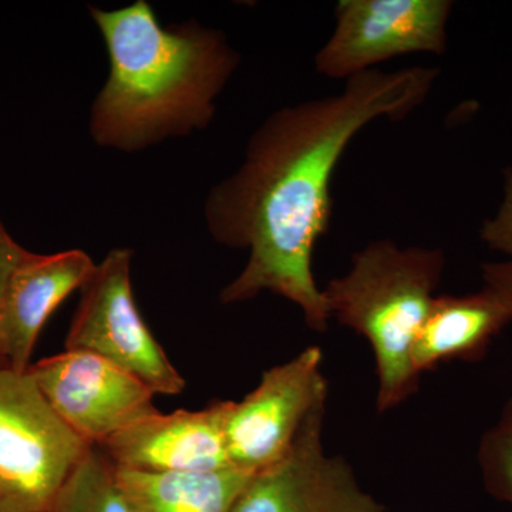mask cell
I'll list each match as a JSON object with an SVG mask.
<instances>
[{"instance_id":"obj_1","label":"cell","mask_w":512,"mask_h":512,"mask_svg":"<svg viewBox=\"0 0 512 512\" xmlns=\"http://www.w3.org/2000/svg\"><path fill=\"white\" fill-rule=\"evenodd\" d=\"M439 70L372 69L343 92L274 111L249 138L244 163L212 188L207 227L228 248L248 249L224 305L271 292L299 306L323 332L330 313L313 275V251L332 222V180L353 138L373 121L406 119L427 100Z\"/></svg>"},{"instance_id":"obj_2","label":"cell","mask_w":512,"mask_h":512,"mask_svg":"<svg viewBox=\"0 0 512 512\" xmlns=\"http://www.w3.org/2000/svg\"><path fill=\"white\" fill-rule=\"evenodd\" d=\"M89 12L110 60L90 110L94 143L134 153L210 126L215 100L241 63L224 33L195 20L164 28L147 0Z\"/></svg>"},{"instance_id":"obj_3","label":"cell","mask_w":512,"mask_h":512,"mask_svg":"<svg viewBox=\"0 0 512 512\" xmlns=\"http://www.w3.org/2000/svg\"><path fill=\"white\" fill-rule=\"evenodd\" d=\"M446 268L440 248H400L390 239L352 255L348 274L322 289L330 318L372 346L377 412L386 413L419 390L413 348Z\"/></svg>"},{"instance_id":"obj_4","label":"cell","mask_w":512,"mask_h":512,"mask_svg":"<svg viewBox=\"0 0 512 512\" xmlns=\"http://www.w3.org/2000/svg\"><path fill=\"white\" fill-rule=\"evenodd\" d=\"M90 448L29 372L0 367V512H50Z\"/></svg>"},{"instance_id":"obj_5","label":"cell","mask_w":512,"mask_h":512,"mask_svg":"<svg viewBox=\"0 0 512 512\" xmlns=\"http://www.w3.org/2000/svg\"><path fill=\"white\" fill-rule=\"evenodd\" d=\"M133 252L116 248L86 284L66 338V350L93 353L138 377L156 394L177 396L184 377L138 311L131 288Z\"/></svg>"},{"instance_id":"obj_6","label":"cell","mask_w":512,"mask_h":512,"mask_svg":"<svg viewBox=\"0 0 512 512\" xmlns=\"http://www.w3.org/2000/svg\"><path fill=\"white\" fill-rule=\"evenodd\" d=\"M450 0H339L332 36L315 56V69L348 80L376 64L413 53L444 55Z\"/></svg>"},{"instance_id":"obj_7","label":"cell","mask_w":512,"mask_h":512,"mask_svg":"<svg viewBox=\"0 0 512 512\" xmlns=\"http://www.w3.org/2000/svg\"><path fill=\"white\" fill-rule=\"evenodd\" d=\"M322 363L318 346L306 348L266 370L255 390L231 403L225 437L232 467L255 474L288 453L303 423L325 407L328 383Z\"/></svg>"},{"instance_id":"obj_8","label":"cell","mask_w":512,"mask_h":512,"mask_svg":"<svg viewBox=\"0 0 512 512\" xmlns=\"http://www.w3.org/2000/svg\"><path fill=\"white\" fill-rule=\"evenodd\" d=\"M28 372L60 419L92 447L158 413L146 383L93 353L64 350Z\"/></svg>"},{"instance_id":"obj_9","label":"cell","mask_w":512,"mask_h":512,"mask_svg":"<svg viewBox=\"0 0 512 512\" xmlns=\"http://www.w3.org/2000/svg\"><path fill=\"white\" fill-rule=\"evenodd\" d=\"M325 407L303 423L281 460L249 478L231 512H384L348 461L323 448Z\"/></svg>"},{"instance_id":"obj_10","label":"cell","mask_w":512,"mask_h":512,"mask_svg":"<svg viewBox=\"0 0 512 512\" xmlns=\"http://www.w3.org/2000/svg\"><path fill=\"white\" fill-rule=\"evenodd\" d=\"M232 402L156 413L100 446L114 467L146 473H214L229 463L225 423Z\"/></svg>"},{"instance_id":"obj_11","label":"cell","mask_w":512,"mask_h":512,"mask_svg":"<svg viewBox=\"0 0 512 512\" xmlns=\"http://www.w3.org/2000/svg\"><path fill=\"white\" fill-rule=\"evenodd\" d=\"M96 264L82 249L23 256L10 278L0 309V359L3 367L28 372L40 330L60 303L79 291Z\"/></svg>"},{"instance_id":"obj_12","label":"cell","mask_w":512,"mask_h":512,"mask_svg":"<svg viewBox=\"0 0 512 512\" xmlns=\"http://www.w3.org/2000/svg\"><path fill=\"white\" fill-rule=\"evenodd\" d=\"M510 322V309L485 286L468 295L436 296L414 343V369L421 376L454 360L478 362Z\"/></svg>"},{"instance_id":"obj_13","label":"cell","mask_w":512,"mask_h":512,"mask_svg":"<svg viewBox=\"0 0 512 512\" xmlns=\"http://www.w3.org/2000/svg\"><path fill=\"white\" fill-rule=\"evenodd\" d=\"M229 467L214 473H146L116 467L134 512H231L249 478Z\"/></svg>"},{"instance_id":"obj_14","label":"cell","mask_w":512,"mask_h":512,"mask_svg":"<svg viewBox=\"0 0 512 512\" xmlns=\"http://www.w3.org/2000/svg\"><path fill=\"white\" fill-rule=\"evenodd\" d=\"M50 512H134L121 491L116 467L92 447L74 468Z\"/></svg>"},{"instance_id":"obj_15","label":"cell","mask_w":512,"mask_h":512,"mask_svg":"<svg viewBox=\"0 0 512 512\" xmlns=\"http://www.w3.org/2000/svg\"><path fill=\"white\" fill-rule=\"evenodd\" d=\"M477 460L487 493L512 505V397L481 437Z\"/></svg>"},{"instance_id":"obj_16","label":"cell","mask_w":512,"mask_h":512,"mask_svg":"<svg viewBox=\"0 0 512 512\" xmlns=\"http://www.w3.org/2000/svg\"><path fill=\"white\" fill-rule=\"evenodd\" d=\"M504 197L497 214L484 222L480 237L488 248L510 256L512 261V167L504 168Z\"/></svg>"},{"instance_id":"obj_17","label":"cell","mask_w":512,"mask_h":512,"mask_svg":"<svg viewBox=\"0 0 512 512\" xmlns=\"http://www.w3.org/2000/svg\"><path fill=\"white\" fill-rule=\"evenodd\" d=\"M26 254L28 251L12 238L8 229L0 221V309H2L10 278ZM0 367H3L2 359H0Z\"/></svg>"},{"instance_id":"obj_18","label":"cell","mask_w":512,"mask_h":512,"mask_svg":"<svg viewBox=\"0 0 512 512\" xmlns=\"http://www.w3.org/2000/svg\"><path fill=\"white\" fill-rule=\"evenodd\" d=\"M483 279L485 288L497 293L503 299L512 316V261L484 264Z\"/></svg>"}]
</instances>
